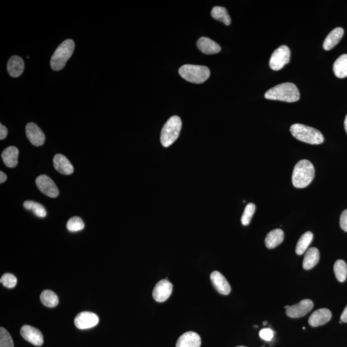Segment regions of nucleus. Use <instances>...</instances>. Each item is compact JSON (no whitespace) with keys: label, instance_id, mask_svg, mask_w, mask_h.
Instances as JSON below:
<instances>
[{"label":"nucleus","instance_id":"dca6fc26","mask_svg":"<svg viewBox=\"0 0 347 347\" xmlns=\"http://www.w3.org/2000/svg\"><path fill=\"white\" fill-rule=\"evenodd\" d=\"M201 337L194 332H187L182 335L178 339L176 347H200Z\"/></svg>","mask_w":347,"mask_h":347},{"label":"nucleus","instance_id":"f257e3e1","mask_svg":"<svg viewBox=\"0 0 347 347\" xmlns=\"http://www.w3.org/2000/svg\"><path fill=\"white\" fill-rule=\"evenodd\" d=\"M266 99L295 102L300 99V92L297 87L291 83H286L269 89L265 93Z\"/></svg>","mask_w":347,"mask_h":347},{"label":"nucleus","instance_id":"423d86ee","mask_svg":"<svg viewBox=\"0 0 347 347\" xmlns=\"http://www.w3.org/2000/svg\"><path fill=\"white\" fill-rule=\"evenodd\" d=\"M182 120L178 116L171 117L164 125L161 132V143L165 148H168L179 136L182 129Z\"/></svg>","mask_w":347,"mask_h":347},{"label":"nucleus","instance_id":"a211bd4d","mask_svg":"<svg viewBox=\"0 0 347 347\" xmlns=\"http://www.w3.org/2000/svg\"><path fill=\"white\" fill-rule=\"evenodd\" d=\"M54 168L59 173L64 175H71L74 172V166L66 156L58 154L54 158Z\"/></svg>","mask_w":347,"mask_h":347},{"label":"nucleus","instance_id":"aec40b11","mask_svg":"<svg viewBox=\"0 0 347 347\" xmlns=\"http://www.w3.org/2000/svg\"><path fill=\"white\" fill-rule=\"evenodd\" d=\"M19 150L14 146H10L5 149L2 154V160L7 167H16L18 163Z\"/></svg>","mask_w":347,"mask_h":347},{"label":"nucleus","instance_id":"a19ab883","mask_svg":"<svg viewBox=\"0 0 347 347\" xmlns=\"http://www.w3.org/2000/svg\"><path fill=\"white\" fill-rule=\"evenodd\" d=\"M289 307V305H286V306H285V308H286V309H287V308H288Z\"/></svg>","mask_w":347,"mask_h":347},{"label":"nucleus","instance_id":"b1692460","mask_svg":"<svg viewBox=\"0 0 347 347\" xmlns=\"http://www.w3.org/2000/svg\"><path fill=\"white\" fill-rule=\"evenodd\" d=\"M333 71L337 77L339 79L347 77V54L341 55L334 62Z\"/></svg>","mask_w":347,"mask_h":347},{"label":"nucleus","instance_id":"72a5a7b5","mask_svg":"<svg viewBox=\"0 0 347 347\" xmlns=\"http://www.w3.org/2000/svg\"><path fill=\"white\" fill-rule=\"evenodd\" d=\"M259 336L265 341H269L273 338L274 332L270 328H265L259 332Z\"/></svg>","mask_w":347,"mask_h":347},{"label":"nucleus","instance_id":"393cba45","mask_svg":"<svg viewBox=\"0 0 347 347\" xmlns=\"http://www.w3.org/2000/svg\"><path fill=\"white\" fill-rule=\"evenodd\" d=\"M313 239V234L310 231H307L301 236L298 240L296 247V253L298 255H302L307 252L308 246L311 243Z\"/></svg>","mask_w":347,"mask_h":347},{"label":"nucleus","instance_id":"58836bf2","mask_svg":"<svg viewBox=\"0 0 347 347\" xmlns=\"http://www.w3.org/2000/svg\"><path fill=\"white\" fill-rule=\"evenodd\" d=\"M344 129H345V131L347 133V115L345 117V119H344Z\"/></svg>","mask_w":347,"mask_h":347},{"label":"nucleus","instance_id":"cd10ccee","mask_svg":"<svg viewBox=\"0 0 347 347\" xmlns=\"http://www.w3.org/2000/svg\"><path fill=\"white\" fill-rule=\"evenodd\" d=\"M334 271L337 281L340 283L345 281L347 277V266L344 260H336L334 265Z\"/></svg>","mask_w":347,"mask_h":347},{"label":"nucleus","instance_id":"6e6552de","mask_svg":"<svg viewBox=\"0 0 347 347\" xmlns=\"http://www.w3.org/2000/svg\"><path fill=\"white\" fill-rule=\"evenodd\" d=\"M36 185L40 191L52 198H55L59 196V191L56 185L53 182L51 178L47 175H41L36 180Z\"/></svg>","mask_w":347,"mask_h":347},{"label":"nucleus","instance_id":"bb28decb","mask_svg":"<svg viewBox=\"0 0 347 347\" xmlns=\"http://www.w3.org/2000/svg\"><path fill=\"white\" fill-rule=\"evenodd\" d=\"M41 302L48 307H55L59 303V298L55 293L50 290L43 291L40 296Z\"/></svg>","mask_w":347,"mask_h":347},{"label":"nucleus","instance_id":"2eb2a0df","mask_svg":"<svg viewBox=\"0 0 347 347\" xmlns=\"http://www.w3.org/2000/svg\"><path fill=\"white\" fill-rule=\"evenodd\" d=\"M331 310L326 308H320L313 313L308 318V324L313 327L321 326L331 319Z\"/></svg>","mask_w":347,"mask_h":347},{"label":"nucleus","instance_id":"20e7f679","mask_svg":"<svg viewBox=\"0 0 347 347\" xmlns=\"http://www.w3.org/2000/svg\"><path fill=\"white\" fill-rule=\"evenodd\" d=\"M75 43L73 40H66L57 47L50 60V66L55 71H61L73 54Z\"/></svg>","mask_w":347,"mask_h":347},{"label":"nucleus","instance_id":"f03ea898","mask_svg":"<svg viewBox=\"0 0 347 347\" xmlns=\"http://www.w3.org/2000/svg\"><path fill=\"white\" fill-rule=\"evenodd\" d=\"M315 167L313 163L307 160L298 161L294 168L292 182L294 187L297 189L307 187L315 178Z\"/></svg>","mask_w":347,"mask_h":347},{"label":"nucleus","instance_id":"0eeeda50","mask_svg":"<svg viewBox=\"0 0 347 347\" xmlns=\"http://www.w3.org/2000/svg\"><path fill=\"white\" fill-rule=\"evenodd\" d=\"M291 52L286 45L281 46L274 50L269 60V66L273 71H278L290 61Z\"/></svg>","mask_w":347,"mask_h":347},{"label":"nucleus","instance_id":"7c9ffc66","mask_svg":"<svg viewBox=\"0 0 347 347\" xmlns=\"http://www.w3.org/2000/svg\"><path fill=\"white\" fill-rule=\"evenodd\" d=\"M255 210H256V206H255L254 203L247 204L242 218H241V223H242V225L248 226L249 225L251 220H252V217L254 216Z\"/></svg>","mask_w":347,"mask_h":347},{"label":"nucleus","instance_id":"6ab92c4d","mask_svg":"<svg viewBox=\"0 0 347 347\" xmlns=\"http://www.w3.org/2000/svg\"><path fill=\"white\" fill-rule=\"evenodd\" d=\"M25 69V64H24L22 58L14 55L10 58L8 63H7V71L10 76L13 77H18L23 74Z\"/></svg>","mask_w":347,"mask_h":347},{"label":"nucleus","instance_id":"7ed1b4c3","mask_svg":"<svg viewBox=\"0 0 347 347\" xmlns=\"http://www.w3.org/2000/svg\"><path fill=\"white\" fill-rule=\"evenodd\" d=\"M290 131L298 141L311 145L322 144L324 141V135L318 129L300 124L291 125Z\"/></svg>","mask_w":347,"mask_h":347},{"label":"nucleus","instance_id":"9d476101","mask_svg":"<svg viewBox=\"0 0 347 347\" xmlns=\"http://www.w3.org/2000/svg\"><path fill=\"white\" fill-rule=\"evenodd\" d=\"M173 285L167 280L159 281L153 291L154 300L158 302H164L170 297L172 293Z\"/></svg>","mask_w":347,"mask_h":347},{"label":"nucleus","instance_id":"412c9836","mask_svg":"<svg viewBox=\"0 0 347 347\" xmlns=\"http://www.w3.org/2000/svg\"><path fill=\"white\" fill-rule=\"evenodd\" d=\"M344 35L343 28L337 27L332 30L329 35L327 36L324 42L323 47L325 50L332 49L337 43L340 42L341 38Z\"/></svg>","mask_w":347,"mask_h":347},{"label":"nucleus","instance_id":"2f4dec72","mask_svg":"<svg viewBox=\"0 0 347 347\" xmlns=\"http://www.w3.org/2000/svg\"><path fill=\"white\" fill-rule=\"evenodd\" d=\"M0 347H14L13 338L4 327L0 328Z\"/></svg>","mask_w":347,"mask_h":347},{"label":"nucleus","instance_id":"4c0bfd02","mask_svg":"<svg viewBox=\"0 0 347 347\" xmlns=\"http://www.w3.org/2000/svg\"><path fill=\"white\" fill-rule=\"evenodd\" d=\"M7 179V177L6 174H5L4 172H2V171H1V172H0V183H4L5 182H6Z\"/></svg>","mask_w":347,"mask_h":347},{"label":"nucleus","instance_id":"4be33fe9","mask_svg":"<svg viewBox=\"0 0 347 347\" xmlns=\"http://www.w3.org/2000/svg\"><path fill=\"white\" fill-rule=\"evenodd\" d=\"M284 238V231L281 229H274L267 233L265 238V244L269 249H273L283 242Z\"/></svg>","mask_w":347,"mask_h":347},{"label":"nucleus","instance_id":"39448f33","mask_svg":"<svg viewBox=\"0 0 347 347\" xmlns=\"http://www.w3.org/2000/svg\"><path fill=\"white\" fill-rule=\"evenodd\" d=\"M179 74L185 80L195 84L203 83L211 76L208 67L193 64L183 65L179 70Z\"/></svg>","mask_w":347,"mask_h":347},{"label":"nucleus","instance_id":"9b49d317","mask_svg":"<svg viewBox=\"0 0 347 347\" xmlns=\"http://www.w3.org/2000/svg\"><path fill=\"white\" fill-rule=\"evenodd\" d=\"M313 306L314 303L312 300L305 299L297 304L289 306L286 309V315L292 318L303 317L313 309Z\"/></svg>","mask_w":347,"mask_h":347},{"label":"nucleus","instance_id":"1a4fd4ad","mask_svg":"<svg viewBox=\"0 0 347 347\" xmlns=\"http://www.w3.org/2000/svg\"><path fill=\"white\" fill-rule=\"evenodd\" d=\"M99 322V318L95 313L84 311L77 315L74 324L79 329H88L95 327Z\"/></svg>","mask_w":347,"mask_h":347},{"label":"nucleus","instance_id":"c756f323","mask_svg":"<svg viewBox=\"0 0 347 347\" xmlns=\"http://www.w3.org/2000/svg\"><path fill=\"white\" fill-rule=\"evenodd\" d=\"M66 227L67 230L72 232L81 231L84 228V223L82 219L79 217H74L67 221Z\"/></svg>","mask_w":347,"mask_h":347},{"label":"nucleus","instance_id":"79ce46f5","mask_svg":"<svg viewBox=\"0 0 347 347\" xmlns=\"http://www.w3.org/2000/svg\"><path fill=\"white\" fill-rule=\"evenodd\" d=\"M237 347H245V346H237Z\"/></svg>","mask_w":347,"mask_h":347},{"label":"nucleus","instance_id":"5701e85b","mask_svg":"<svg viewBox=\"0 0 347 347\" xmlns=\"http://www.w3.org/2000/svg\"><path fill=\"white\" fill-rule=\"evenodd\" d=\"M320 260L319 251L317 248H310L305 253L303 261V267L305 270L313 268Z\"/></svg>","mask_w":347,"mask_h":347},{"label":"nucleus","instance_id":"f3484780","mask_svg":"<svg viewBox=\"0 0 347 347\" xmlns=\"http://www.w3.org/2000/svg\"><path fill=\"white\" fill-rule=\"evenodd\" d=\"M197 46L200 51L206 55L216 54L221 50V48L218 43L206 37L199 39Z\"/></svg>","mask_w":347,"mask_h":347},{"label":"nucleus","instance_id":"c85d7f7f","mask_svg":"<svg viewBox=\"0 0 347 347\" xmlns=\"http://www.w3.org/2000/svg\"><path fill=\"white\" fill-rule=\"evenodd\" d=\"M23 206L26 210L32 211L35 215L39 217V218H43L47 216V211H46L44 206L40 203H38V202L32 201H26L24 202Z\"/></svg>","mask_w":347,"mask_h":347},{"label":"nucleus","instance_id":"f704fd0d","mask_svg":"<svg viewBox=\"0 0 347 347\" xmlns=\"http://www.w3.org/2000/svg\"><path fill=\"white\" fill-rule=\"evenodd\" d=\"M340 226L342 230L347 232V210L342 212L340 217Z\"/></svg>","mask_w":347,"mask_h":347},{"label":"nucleus","instance_id":"a878e982","mask_svg":"<svg viewBox=\"0 0 347 347\" xmlns=\"http://www.w3.org/2000/svg\"><path fill=\"white\" fill-rule=\"evenodd\" d=\"M211 16L212 18L221 21L226 25H230L231 18L228 13L227 10L225 7H215L212 10Z\"/></svg>","mask_w":347,"mask_h":347},{"label":"nucleus","instance_id":"ea45409f","mask_svg":"<svg viewBox=\"0 0 347 347\" xmlns=\"http://www.w3.org/2000/svg\"><path fill=\"white\" fill-rule=\"evenodd\" d=\"M267 324V322H263V325H266Z\"/></svg>","mask_w":347,"mask_h":347},{"label":"nucleus","instance_id":"f8f14e48","mask_svg":"<svg viewBox=\"0 0 347 347\" xmlns=\"http://www.w3.org/2000/svg\"><path fill=\"white\" fill-rule=\"evenodd\" d=\"M20 334L23 339L33 345L41 346L43 343V336L42 332L30 325H25L21 327Z\"/></svg>","mask_w":347,"mask_h":347},{"label":"nucleus","instance_id":"473e14b6","mask_svg":"<svg viewBox=\"0 0 347 347\" xmlns=\"http://www.w3.org/2000/svg\"><path fill=\"white\" fill-rule=\"evenodd\" d=\"M0 283L3 284V286L6 287L7 288H14L16 286L18 283V280L13 274L6 273L2 276L0 279Z\"/></svg>","mask_w":347,"mask_h":347},{"label":"nucleus","instance_id":"ddd939ff","mask_svg":"<svg viewBox=\"0 0 347 347\" xmlns=\"http://www.w3.org/2000/svg\"><path fill=\"white\" fill-rule=\"evenodd\" d=\"M26 134L31 144L36 147L45 144V134L35 123H28L26 126Z\"/></svg>","mask_w":347,"mask_h":347},{"label":"nucleus","instance_id":"4468645a","mask_svg":"<svg viewBox=\"0 0 347 347\" xmlns=\"http://www.w3.org/2000/svg\"><path fill=\"white\" fill-rule=\"evenodd\" d=\"M211 280L214 288L222 295H227L231 291V286L227 280L220 272L215 271L211 274Z\"/></svg>","mask_w":347,"mask_h":347},{"label":"nucleus","instance_id":"e433bc0d","mask_svg":"<svg viewBox=\"0 0 347 347\" xmlns=\"http://www.w3.org/2000/svg\"><path fill=\"white\" fill-rule=\"evenodd\" d=\"M341 322L347 323V305L341 315Z\"/></svg>","mask_w":347,"mask_h":347},{"label":"nucleus","instance_id":"c9c22d12","mask_svg":"<svg viewBox=\"0 0 347 347\" xmlns=\"http://www.w3.org/2000/svg\"><path fill=\"white\" fill-rule=\"evenodd\" d=\"M8 134V130L3 124H0V139L4 140Z\"/></svg>","mask_w":347,"mask_h":347}]
</instances>
